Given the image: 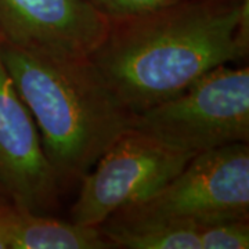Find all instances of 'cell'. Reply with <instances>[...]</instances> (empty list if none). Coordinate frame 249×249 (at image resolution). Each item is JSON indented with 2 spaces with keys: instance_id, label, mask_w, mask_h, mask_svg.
Returning <instances> with one entry per match:
<instances>
[{
  "instance_id": "5b68a950",
  "label": "cell",
  "mask_w": 249,
  "mask_h": 249,
  "mask_svg": "<svg viewBox=\"0 0 249 249\" xmlns=\"http://www.w3.org/2000/svg\"><path fill=\"white\" fill-rule=\"evenodd\" d=\"M193 157L130 129L83 176L71 208L72 220L100 226L109 216L157 193Z\"/></svg>"
},
{
  "instance_id": "6da1fadb",
  "label": "cell",
  "mask_w": 249,
  "mask_h": 249,
  "mask_svg": "<svg viewBox=\"0 0 249 249\" xmlns=\"http://www.w3.org/2000/svg\"><path fill=\"white\" fill-rule=\"evenodd\" d=\"M248 45V0H176L145 14L112 18L90 58L136 114L242 58Z\"/></svg>"
},
{
  "instance_id": "7c38bea8",
  "label": "cell",
  "mask_w": 249,
  "mask_h": 249,
  "mask_svg": "<svg viewBox=\"0 0 249 249\" xmlns=\"http://www.w3.org/2000/svg\"><path fill=\"white\" fill-rule=\"evenodd\" d=\"M10 201L0 199V249H9V238L6 230V209Z\"/></svg>"
},
{
  "instance_id": "9c48e42d",
  "label": "cell",
  "mask_w": 249,
  "mask_h": 249,
  "mask_svg": "<svg viewBox=\"0 0 249 249\" xmlns=\"http://www.w3.org/2000/svg\"><path fill=\"white\" fill-rule=\"evenodd\" d=\"M100 229L115 248L201 249L198 227L191 226H122L104 222Z\"/></svg>"
},
{
  "instance_id": "ba28073f",
  "label": "cell",
  "mask_w": 249,
  "mask_h": 249,
  "mask_svg": "<svg viewBox=\"0 0 249 249\" xmlns=\"http://www.w3.org/2000/svg\"><path fill=\"white\" fill-rule=\"evenodd\" d=\"M9 249H109L115 248L100 226L62 222L34 213L10 202L6 209Z\"/></svg>"
},
{
  "instance_id": "52a82bcc",
  "label": "cell",
  "mask_w": 249,
  "mask_h": 249,
  "mask_svg": "<svg viewBox=\"0 0 249 249\" xmlns=\"http://www.w3.org/2000/svg\"><path fill=\"white\" fill-rule=\"evenodd\" d=\"M0 187L10 202L34 213L53 208L60 186L27 104L0 55Z\"/></svg>"
},
{
  "instance_id": "8992f818",
  "label": "cell",
  "mask_w": 249,
  "mask_h": 249,
  "mask_svg": "<svg viewBox=\"0 0 249 249\" xmlns=\"http://www.w3.org/2000/svg\"><path fill=\"white\" fill-rule=\"evenodd\" d=\"M109 25L89 0H0V42L27 50L90 57Z\"/></svg>"
},
{
  "instance_id": "5bb4252c",
  "label": "cell",
  "mask_w": 249,
  "mask_h": 249,
  "mask_svg": "<svg viewBox=\"0 0 249 249\" xmlns=\"http://www.w3.org/2000/svg\"><path fill=\"white\" fill-rule=\"evenodd\" d=\"M0 199H6V201H10L9 198H7V196H6V193L1 190V187H0Z\"/></svg>"
},
{
  "instance_id": "30bf717a",
  "label": "cell",
  "mask_w": 249,
  "mask_h": 249,
  "mask_svg": "<svg viewBox=\"0 0 249 249\" xmlns=\"http://www.w3.org/2000/svg\"><path fill=\"white\" fill-rule=\"evenodd\" d=\"M201 249L249 248L248 220H232L208 224L198 229Z\"/></svg>"
},
{
  "instance_id": "3957f363",
  "label": "cell",
  "mask_w": 249,
  "mask_h": 249,
  "mask_svg": "<svg viewBox=\"0 0 249 249\" xmlns=\"http://www.w3.org/2000/svg\"><path fill=\"white\" fill-rule=\"evenodd\" d=\"M249 217L248 142L198 152L160 190L109 216L122 226H191Z\"/></svg>"
},
{
  "instance_id": "8fae6325",
  "label": "cell",
  "mask_w": 249,
  "mask_h": 249,
  "mask_svg": "<svg viewBox=\"0 0 249 249\" xmlns=\"http://www.w3.org/2000/svg\"><path fill=\"white\" fill-rule=\"evenodd\" d=\"M112 1L115 6L116 18H121L145 14L172 4L176 0H112Z\"/></svg>"
},
{
  "instance_id": "7a4b0ae2",
  "label": "cell",
  "mask_w": 249,
  "mask_h": 249,
  "mask_svg": "<svg viewBox=\"0 0 249 249\" xmlns=\"http://www.w3.org/2000/svg\"><path fill=\"white\" fill-rule=\"evenodd\" d=\"M0 55L35 121L58 186L82 180L130 130L133 112L90 57L58 55L0 42Z\"/></svg>"
},
{
  "instance_id": "277c9868",
  "label": "cell",
  "mask_w": 249,
  "mask_h": 249,
  "mask_svg": "<svg viewBox=\"0 0 249 249\" xmlns=\"http://www.w3.org/2000/svg\"><path fill=\"white\" fill-rule=\"evenodd\" d=\"M130 129L196 155L249 140V70L220 65L175 97L132 116Z\"/></svg>"
},
{
  "instance_id": "4fadbf2b",
  "label": "cell",
  "mask_w": 249,
  "mask_h": 249,
  "mask_svg": "<svg viewBox=\"0 0 249 249\" xmlns=\"http://www.w3.org/2000/svg\"><path fill=\"white\" fill-rule=\"evenodd\" d=\"M91 4H94L100 11H103L104 14H107L108 17L116 18V11L115 6H114V1L112 0H89Z\"/></svg>"
}]
</instances>
